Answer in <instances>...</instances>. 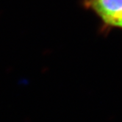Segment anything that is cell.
Listing matches in <instances>:
<instances>
[{"instance_id": "cell-1", "label": "cell", "mask_w": 122, "mask_h": 122, "mask_svg": "<svg viewBox=\"0 0 122 122\" xmlns=\"http://www.w3.org/2000/svg\"><path fill=\"white\" fill-rule=\"evenodd\" d=\"M82 5L98 17L104 28L122 30V0H83Z\"/></svg>"}]
</instances>
